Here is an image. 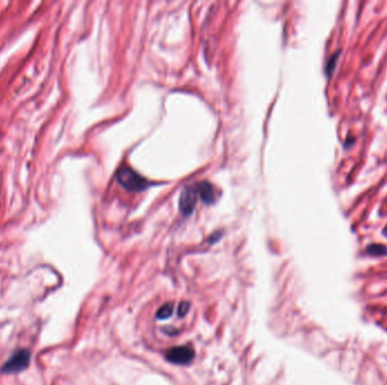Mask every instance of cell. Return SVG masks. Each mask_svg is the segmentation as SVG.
I'll return each mask as SVG.
<instances>
[{
    "mask_svg": "<svg viewBox=\"0 0 387 385\" xmlns=\"http://www.w3.org/2000/svg\"><path fill=\"white\" fill-rule=\"evenodd\" d=\"M117 180L123 188L129 191H143L149 186L148 180L128 166H123L118 171Z\"/></svg>",
    "mask_w": 387,
    "mask_h": 385,
    "instance_id": "obj_1",
    "label": "cell"
},
{
    "mask_svg": "<svg viewBox=\"0 0 387 385\" xmlns=\"http://www.w3.org/2000/svg\"><path fill=\"white\" fill-rule=\"evenodd\" d=\"M31 363V352L29 349H17L2 367L4 374H16L25 371Z\"/></svg>",
    "mask_w": 387,
    "mask_h": 385,
    "instance_id": "obj_2",
    "label": "cell"
},
{
    "mask_svg": "<svg viewBox=\"0 0 387 385\" xmlns=\"http://www.w3.org/2000/svg\"><path fill=\"white\" fill-rule=\"evenodd\" d=\"M195 356L194 350L188 346L173 347L167 353V359L172 364L186 365L193 360Z\"/></svg>",
    "mask_w": 387,
    "mask_h": 385,
    "instance_id": "obj_3",
    "label": "cell"
},
{
    "mask_svg": "<svg viewBox=\"0 0 387 385\" xmlns=\"http://www.w3.org/2000/svg\"><path fill=\"white\" fill-rule=\"evenodd\" d=\"M197 196H198L197 189H194V188L183 189V191L180 195V199H179V208H180V211L183 215H189L193 213L194 207L196 205V201H197Z\"/></svg>",
    "mask_w": 387,
    "mask_h": 385,
    "instance_id": "obj_4",
    "label": "cell"
},
{
    "mask_svg": "<svg viewBox=\"0 0 387 385\" xmlns=\"http://www.w3.org/2000/svg\"><path fill=\"white\" fill-rule=\"evenodd\" d=\"M197 192L198 196L201 198L205 203H212L215 199V194H214V188H213L212 184L209 182H203L199 183L197 185Z\"/></svg>",
    "mask_w": 387,
    "mask_h": 385,
    "instance_id": "obj_5",
    "label": "cell"
},
{
    "mask_svg": "<svg viewBox=\"0 0 387 385\" xmlns=\"http://www.w3.org/2000/svg\"><path fill=\"white\" fill-rule=\"evenodd\" d=\"M172 313H173V305L170 304V303H168V304H164L163 306H162L158 311L156 316H158V319H160V320H164V319L170 318Z\"/></svg>",
    "mask_w": 387,
    "mask_h": 385,
    "instance_id": "obj_6",
    "label": "cell"
},
{
    "mask_svg": "<svg viewBox=\"0 0 387 385\" xmlns=\"http://www.w3.org/2000/svg\"><path fill=\"white\" fill-rule=\"evenodd\" d=\"M367 252L372 256H386L387 246L381 244H372L367 247Z\"/></svg>",
    "mask_w": 387,
    "mask_h": 385,
    "instance_id": "obj_7",
    "label": "cell"
},
{
    "mask_svg": "<svg viewBox=\"0 0 387 385\" xmlns=\"http://www.w3.org/2000/svg\"><path fill=\"white\" fill-rule=\"evenodd\" d=\"M340 53H341V50H339L338 52H335L332 56H330L329 60L327 61V65H326V73L328 76H330L333 73L335 67H336V62H338V59L340 56Z\"/></svg>",
    "mask_w": 387,
    "mask_h": 385,
    "instance_id": "obj_8",
    "label": "cell"
},
{
    "mask_svg": "<svg viewBox=\"0 0 387 385\" xmlns=\"http://www.w3.org/2000/svg\"><path fill=\"white\" fill-rule=\"evenodd\" d=\"M189 309V304L188 303H181L180 306H179V312H180V315H185L187 313V311Z\"/></svg>",
    "mask_w": 387,
    "mask_h": 385,
    "instance_id": "obj_9",
    "label": "cell"
},
{
    "mask_svg": "<svg viewBox=\"0 0 387 385\" xmlns=\"http://www.w3.org/2000/svg\"><path fill=\"white\" fill-rule=\"evenodd\" d=\"M384 233L387 235V226H386V227H385V229H384Z\"/></svg>",
    "mask_w": 387,
    "mask_h": 385,
    "instance_id": "obj_10",
    "label": "cell"
}]
</instances>
